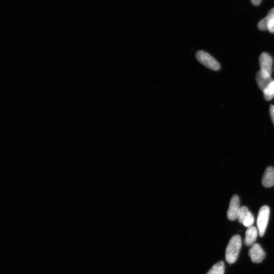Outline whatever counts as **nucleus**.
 I'll return each mask as SVG.
<instances>
[{
    "label": "nucleus",
    "mask_w": 274,
    "mask_h": 274,
    "mask_svg": "<svg viewBox=\"0 0 274 274\" xmlns=\"http://www.w3.org/2000/svg\"><path fill=\"white\" fill-rule=\"evenodd\" d=\"M242 240L239 234L233 236L230 240L226 249V259L230 264L235 263L238 258Z\"/></svg>",
    "instance_id": "f257e3e1"
},
{
    "label": "nucleus",
    "mask_w": 274,
    "mask_h": 274,
    "mask_svg": "<svg viewBox=\"0 0 274 274\" xmlns=\"http://www.w3.org/2000/svg\"><path fill=\"white\" fill-rule=\"evenodd\" d=\"M270 210L267 206H264L260 209L257 219V226L260 237L264 236L269 219Z\"/></svg>",
    "instance_id": "f03ea898"
},
{
    "label": "nucleus",
    "mask_w": 274,
    "mask_h": 274,
    "mask_svg": "<svg viewBox=\"0 0 274 274\" xmlns=\"http://www.w3.org/2000/svg\"><path fill=\"white\" fill-rule=\"evenodd\" d=\"M197 60L206 67L213 71H218L220 68L219 63L206 52L200 50L195 55Z\"/></svg>",
    "instance_id": "7ed1b4c3"
},
{
    "label": "nucleus",
    "mask_w": 274,
    "mask_h": 274,
    "mask_svg": "<svg viewBox=\"0 0 274 274\" xmlns=\"http://www.w3.org/2000/svg\"><path fill=\"white\" fill-rule=\"evenodd\" d=\"M257 26L260 31H268L274 34V8L271 9L268 15L258 22Z\"/></svg>",
    "instance_id": "20e7f679"
},
{
    "label": "nucleus",
    "mask_w": 274,
    "mask_h": 274,
    "mask_svg": "<svg viewBox=\"0 0 274 274\" xmlns=\"http://www.w3.org/2000/svg\"><path fill=\"white\" fill-rule=\"evenodd\" d=\"M252 262L255 264L262 263L266 256V253L262 247L257 243L253 245L249 252Z\"/></svg>",
    "instance_id": "39448f33"
},
{
    "label": "nucleus",
    "mask_w": 274,
    "mask_h": 274,
    "mask_svg": "<svg viewBox=\"0 0 274 274\" xmlns=\"http://www.w3.org/2000/svg\"><path fill=\"white\" fill-rule=\"evenodd\" d=\"M240 199L237 195H233L232 198L227 216L231 221L235 220L238 218V213L240 209Z\"/></svg>",
    "instance_id": "423d86ee"
},
{
    "label": "nucleus",
    "mask_w": 274,
    "mask_h": 274,
    "mask_svg": "<svg viewBox=\"0 0 274 274\" xmlns=\"http://www.w3.org/2000/svg\"><path fill=\"white\" fill-rule=\"evenodd\" d=\"M256 81L259 88L263 91L274 80L271 75L260 70L256 74Z\"/></svg>",
    "instance_id": "0eeeda50"
},
{
    "label": "nucleus",
    "mask_w": 274,
    "mask_h": 274,
    "mask_svg": "<svg viewBox=\"0 0 274 274\" xmlns=\"http://www.w3.org/2000/svg\"><path fill=\"white\" fill-rule=\"evenodd\" d=\"M259 66L260 70L268 73L271 75L273 67V59L266 53H264L259 57Z\"/></svg>",
    "instance_id": "6e6552de"
},
{
    "label": "nucleus",
    "mask_w": 274,
    "mask_h": 274,
    "mask_svg": "<svg viewBox=\"0 0 274 274\" xmlns=\"http://www.w3.org/2000/svg\"><path fill=\"white\" fill-rule=\"evenodd\" d=\"M258 236V230L255 227L247 229L245 232L244 244L247 247L252 246L255 244Z\"/></svg>",
    "instance_id": "1a4fd4ad"
},
{
    "label": "nucleus",
    "mask_w": 274,
    "mask_h": 274,
    "mask_svg": "<svg viewBox=\"0 0 274 274\" xmlns=\"http://www.w3.org/2000/svg\"><path fill=\"white\" fill-rule=\"evenodd\" d=\"M263 186L266 188L274 186V168L268 167L262 179Z\"/></svg>",
    "instance_id": "9d476101"
},
{
    "label": "nucleus",
    "mask_w": 274,
    "mask_h": 274,
    "mask_svg": "<svg viewBox=\"0 0 274 274\" xmlns=\"http://www.w3.org/2000/svg\"><path fill=\"white\" fill-rule=\"evenodd\" d=\"M225 271V263L223 261H220L215 264L207 274H224Z\"/></svg>",
    "instance_id": "9b49d317"
},
{
    "label": "nucleus",
    "mask_w": 274,
    "mask_h": 274,
    "mask_svg": "<svg viewBox=\"0 0 274 274\" xmlns=\"http://www.w3.org/2000/svg\"><path fill=\"white\" fill-rule=\"evenodd\" d=\"M263 93L267 101H270L274 98V80L263 91Z\"/></svg>",
    "instance_id": "f8f14e48"
},
{
    "label": "nucleus",
    "mask_w": 274,
    "mask_h": 274,
    "mask_svg": "<svg viewBox=\"0 0 274 274\" xmlns=\"http://www.w3.org/2000/svg\"><path fill=\"white\" fill-rule=\"evenodd\" d=\"M250 212V211L249 209H248V208L246 206H243L240 208L237 218L240 224H243L245 218Z\"/></svg>",
    "instance_id": "ddd939ff"
},
{
    "label": "nucleus",
    "mask_w": 274,
    "mask_h": 274,
    "mask_svg": "<svg viewBox=\"0 0 274 274\" xmlns=\"http://www.w3.org/2000/svg\"><path fill=\"white\" fill-rule=\"evenodd\" d=\"M254 223V217L253 214L250 212L245 218L243 225L247 228L253 227Z\"/></svg>",
    "instance_id": "4468645a"
},
{
    "label": "nucleus",
    "mask_w": 274,
    "mask_h": 274,
    "mask_svg": "<svg viewBox=\"0 0 274 274\" xmlns=\"http://www.w3.org/2000/svg\"><path fill=\"white\" fill-rule=\"evenodd\" d=\"M270 114L272 121L274 125V106L273 105H271L270 107Z\"/></svg>",
    "instance_id": "2eb2a0df"
},
{
    "label": "nucleus",
    "mask_w": 274,
    "mask_h": 274,
    "mask_svg": "<svg viewBox=\"0 0 274 274\" xmlns=\"http://www.w3.org/2000/svg\"><path fill=\"white\" fill-rule=\"evenodd\" d=\"M262 0H251L252 3L254 6H258Z\"/></svg>",
    "instance_id": "dca6fc26"
}]
</instances>
